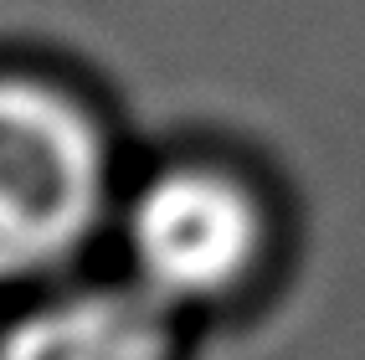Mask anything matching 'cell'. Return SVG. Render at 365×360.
Returning <instances> with one entry per match:
<instances>
[{
	"instance_id": "6da1fadb",
	"label": "cell",
	"mask_w": 365,
	"mask_h": 360,
	"mask_svg": "<svg viewBox=\"0 0 365 360\" xmlns=\"http://www.w3.org/2000/svg\"><path fill=\"white\" fill-rule=\"evenodd\" d=\"M108 201L98 124L52 83L0 78V278H36L78 252Z\"/></svg>"
},
{
	"instance_id": "7a4b0ae2",
	"label": "cell",
	"mask_w": 365,
	"mask_h": 360,
	"mask_svg": "<svg viewBox=\"0 0 365 360\" xmlns=\"http://www.w3.org/2000/svg\"><path fill=\"white\" fill-rule=\"evenodd\" d=\"M129 257L160 304L222 299L262 257V206L216 165H170L129 206Z\"/></svg>"
},
{
	"instance_id": "3957f363",
	"label": "cell",
	"mask_w": 365,
	"mask_h": 360,
	"mask_svg": "<svg viewBox=\"0 0 365 360\" xmlns=\"http://www.w3.org/2000/svg\"><path fill=\"white\" fill-rule=\"evenodd\" d=\"M0 360H170V329L150 294H67L16 319Z\"/></svg>"
}]
</instances>
